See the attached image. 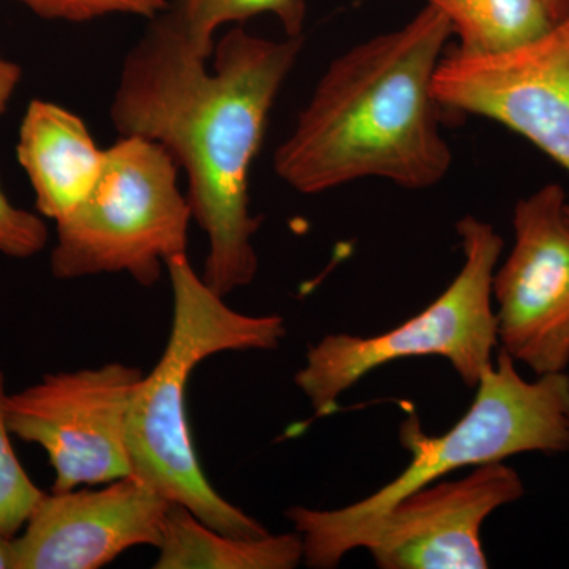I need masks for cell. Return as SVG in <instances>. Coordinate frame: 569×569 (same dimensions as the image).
Here are the masks:
<instances>
[{"label":"cell","mask_w":569,"mask_h":569,"mask_svg":"<svg viewBox=\"0 0 569 569\" xmlns=\"http://www.w3.org/2000/svg\"><path fill=\"white\" fill-rule=\"evenodd\" d=\"M526 493L505 462L437 479L397 501L367 535L362 549L381 569H486L482 527L497 509Z\"/></svg>","instance_id":"obj_10"},{"label":"cell","mask_w":569,"mask_h":569,"mask_svg":"<svg viewBox=\"0 0 569 569\" xmlns=\"http://www.w3.org/2000/svg\"><path fill=\"white\" fill-rule=\"evenodd\" d=\"M7 397L6 376L0 370V535L13 539L44 492L33 485L11 445L13 436L7 426Z\"/></svg>","instance_id":"obj_16"},{"label":"cell","mask_w":569,"mask_h":569,"mask_svg":"<svg viewBox=\"0 0 569 569\" xmlns=\"http://www.w3.org/2000/svg\"><path fill=\"white\" fill-rule=\"evenodd\" d=\"M178 171L170 152L146 138L121 137L104 149L96 186L56 222L52 276L129 274L142 287L159 282L163 264L187 254L193 220Z\"/></svg>","instance_id":"obj_6"},{"label":"cell","mask_w":569,"mask_h":569,"mask_svg":"<svg viewBox=\"0 0 569 569\" xmlns=\"http://www.w3.org/2000/svg\"><path fill=\"white\" fill-rule=\"evenodd\" d=\"M170 505L134 475L43 493L13 538L14 569H99L137 546L159 548Z\"/></svg>","instance_id":"obj_11"},{"label":"cell","mask_w":569,"mask_h":569,"mask_svg":"<svg viewBox=\"0 0 569 569\" xmlns=\"http://www.w3.org/2000/svg\"><path fill=\"white\" fill-rule=\"evenodd\" d=\"M141 377L137 367L110 362L48 373L7 397L11 436L47 452L54 470L52 492L93 488L132 475L127 427Z\"/></svg>","instance_id":"obj_7"},{"label":"cell","mask_w":569,"mask_h":569,"mask_svg":"<svg viewBox=\"0 0 569 569\" xmlns=\"http://www.w3.org/2000/svg\"><path fill=\"white\" fill-rule=\"evenodd\" d=\"M48 227L39 213L18 208L0 187V253L28 260L43 252Z\"/></svg>","instance_id":"obj_18"},{"label":"cell","mask_w":569,"mask_h":569,"mask_svg":"<svg viewBox=\"0 0 569 569\" xmlns=\"http://www.w3.org/2000/svg\"><path fill=\"white\" fill-rule=\"evenodd\" d=\"M176 20L203 58L212 56L213 36L220 28L271 14L284 36L302 37L307 20L306 0H173L168 6Z\"/></svg>","instance_id":"obj_15"},{"label":"cell","mask_w":569,"mask_h":569,"mask_svg":"<svg viewBox=\"0 0 569 569\" xmlns=\"http://www.w3.org/2000/svg\"><path fill=\"white\" fill-rule=\"evenodd\" d=\"M542 3H545L553 21L559 20L569 11V0H542Z\"/></svg>","instance_id":"obj_21"},{"label":"cell","mask_w":569,"mask_h":569,"mask_svg":"<svg viewBox=\"0 0 569 569\" xmlns=\"http://www.w3.org/2000/svg\"><path fill=\"white\" fill-rule=\"evenodd\" d=\"M302 47L305 36L271 40L236 26L213 47L211 70L167 7L123 59L111 123L162 146L186 171L209 242L203 279L223 298L257 277L263 217L250 211V171Z\"/></svg>","instance_id":"obj_1"},{"label":"cell","mask_w":569,"mask_h":569,"mask_svg":"<svg viewBox=\"0 0 569 569\" xmlns=\"http://www.w3.org/2000/svg\"><path fill=\"white\" fill-rule=\"evenodd\" d=\"M451 24L432 6L406 24L337 56L317 82L274 171L302 194L362 179L427 190L447 178L452 151L441 134L433 78Z\"/></svg>","instance_id":"obj_2"},{"label":"cell","mask_w":569,"mask_h":569,"mask_svg":"<svg viewBox=\"0 0 569 569\" xmlns=\"http://www.w3.org/2000/svg\"><path fill=\"white\" fill-rule=\"evenodd\" d=\"M458 37L456 50L486 54L518 47L548 31L553 20L542 0H425Z\"/></svg>","instance_id":"obj_14"},{"label":"cell","mask_w":569,"mask_h":569,"mask_svg":"<svg viewBox=\"0 0 569 569\" xmlns=\"http://www.w3.org/2000/svg\"><path fill=\"white\" fill-rule=\"evenodd\" d=\"M17 159L31 182L37 211L56 223L96 186L104 149L97 146L80 116L36 99L22 116Z\"/></svg>","instance_id":"obj_12"},{"label":"cell","mask_w":569,"mask_h":569,"mask_svg":"<svg viewBox=\"0 0 569 569\" xmlns=\"http://www.w3.org/2000/svg\"><path fill=\"white\" fill-rule=\"evenodd\" d=\"M560 183L518 201L515 244L492 280L498 347L539 376L569 367V222Z\"/></svg>","instance_id":"obj_9"},{"label":"cell","mask_w":569,"mask_h":569,"mask_svg":"<svg viewBox=\"0 0 569 569\" xmlns=\"http://www.w3.org/2000/svg\"><path fill=\"white\" fill-rule=\"evenodd\" d=\"M467 413L441 436H429L410 413L399 440L410 455L406 470L370 493L339 509L293 507L284 512L302 541V563L332 569L362 549L373 526L408 493L466 468L505 462L523 452H569V376L546 373L530 381L518 362L498 351L477 385Z\"/></svg>","instance_id":"obj_3"},{"label":"cell","mask_w":569,"mask_h":569,"mask_svg":"<svg viewBox=\"0 0 569 569\" xmlns=\"http://www.w3.org/2000/svg\"><path fill=\"white\" fill-rule=\"evenodd\" d=\"M157 549L156 569H293L302 563V541L296 531L233 537L179 503L168 508Z\"/></svg>","instance_id":"obj_13"},{"label":"cell","mask_w":569,"mask_h":569,"mask_svg":"<svg viewBox=\"0 0 569 569\" xmlns=\"http://www.w3.org/2000/svg\"><path fill=\"white\" fill-rule=\"evenodd\" d=\"M0 569H14L13 539L0 535Z\"/></svg>","instance_id":"obj_20"},{"label":"cell","mask_w":569,"mask_h":569,"mask_svg":"<svg viewBox=\"0 0 569 569\" xmlns=\"http://www.w3.org/2000/svg\"><path fill=\"white\" fill-rule=\"evenodd\" d=\"M443 110L522 134L569 173V11L509 50L445 54L433 78Z\"/></svg>","instance_id":"obj_8"},{"label":"cell","mask_w":569,"mask_h":569,"mask_svg":"<svg viewBox=\"0 0 569 569\" xmlns=\"http://www.w3.org/2000/svg\"><path fill=\"white\" fill-rule=\"evenodd\" d=\"M43 20L88 22L127 14L152 20L168 7V0H13Z\"/></svg>","instance_id":"obj_17"},{"label":"cell","mask_w":569,"mask_h":569,"mask_svg":"<svg viewBox=\"0 0 569 569\" xmlns=\"http://www.w3.org/2000/svg\"><path fill=\"white\" fill-rule=\"evenodd\" d=\"M565 213H567V219L569 222V203H567V206H565Z\"/></svg>","instance_id":"obj_22"},{"label":"cell","mask_w":569,"mask_h":569,"mask_svg":"<svg viewBox=\"0 0 569 569\" xmlns=\"http://www.w3.org/2000/svg\"><path fill=\"white\" fill-rule=\"evenodd\" d=\"M463 264L447 290L421 313L377 336L328 335L307 350L295 376L317 418L337 410V400L370 372L408 358L447 359L468 388H477L498 348L492 280L503 252L496 228L478 217L456 223Z\"/></svg>","instance_id":"obj_5"},{"label":"cell","mask_w":569,"mask_h":569,"mask_svg":"<svg viewBox=\"0 0 569 569\" xmlns=\"http://www.w3.org/2000/svg\"><path fill=\"white\" fill-rule=\"evenodd\" d=\"M173 291L170 337L149 376L134 388L127 427L132 475L212 529L241 538L264 537L263 523L220 496L194 452L187 387L193 370L224 351H272L287 337L279 316L238 312L194 271L187 254L167 261Z\"/></svg>","instance_id":"obj_4"},{"label":"cell","mask_w":569,"mask_h":569,"mask_svg":"<svg viewBox=\"0 0 569 569\" xmlns=\"http://www.w3.org/2000/svg\"><path fill=\"white\" fill-rule=\"evenodd\" d=\"M22 69L20 63L10 61L0 51V116L7 111L14 91L20 86Z\"/></svg>","instance_id":"obj_19"}]
</instances>
